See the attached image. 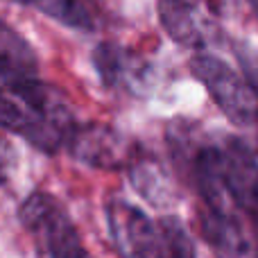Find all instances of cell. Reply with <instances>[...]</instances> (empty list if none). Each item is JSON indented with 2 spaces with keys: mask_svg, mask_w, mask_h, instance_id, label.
<instances>
[{
  "mask_svg": "<svg viewBox=\"0 0 258 258\" xmlns=\"http://www.w3.org/2000/svg\"><path fill=\"white\" fill-rule=\"evenodd\" d=\"M93 66L107 89L136 91L145 84L147 63L118 43H100L93 50Z\"/></svg>",
  "mask_w": 258,
  "mask_h": 258,
  "instance_id": "obj_8",
  "label": "cell"
},
{
  "mask_svg": "<svg viewBox=\"0 0 258 258\" xmlns=\"http://www.w3.org/2000/svg\"><path fill=\"white\" fill-rule=\"evenodd\" d=\"M218 163L233 209L258 229V161L254 152L238 138H227V143L218 145Z\"/></svg>",
  "mask_w": 258,
  "mask_h": 258,
  "instance_id": "obj_3",
  "label": "cell"
},
{
  "mask_svg": "<svg viewBox=\"0 0 258 258\" xmlns=\"http://www.w3.org/2000/svg\"><path fill=\"white\" fill-rule=\"evenodd\" d=\"M251 3V7H254V14H256V18H258V0H249Z\"/></svg>",
  "mask_w": 258,
  "mask_h": 258,
  "instance_id": "obj_15",
  "label": "cell"
},
{
  "mask_svg": "<svg viewBox=\"0 0 258 258\" xmlns=\"http://www.w3.org/2000/svg\"><path fill=\"white\" fill-rule=\"evenodd\" d=\"M18 218L41 258H93L71 215L48 192H32L18 209Z\"/></svg>",
  "mask_w": 258,
  "mask_h": 258,
  "instance_id": "obj_1",
  "label": "cell"
},
{
  "mask_svg": "<svg viewBox=\"0 0 258 258\" xmlns=\"http://www.w3.org/2000/svg\"><path fill=\"white\" fill-rule=\"evenodd\" d=\"M14 161H16V156H14L12 145L7 143V138L0 136V183L9 181V174L14 170Z\"/></svg>",
  "mask_w": 258,
  "mask_h": 258,
  "instance_id": "obj_14",
  "label": "cell"
},
{
  "mask_svg": "<svg viewBox=\"0 0 258 258\" xmlns=\"http://www.w3.org/2000/svg\"><path fill=\"white\" fill-rule=\"evenodd\" d=\"M159 251L156 258H195L190 236L177 218H163L159 224Z\"/></svg>",
  "mask_w": 258,
  "mask_h": 258,
  "instance_id": "obj_11",
  "label": "cell"
},
{
  "mask_svg": "<svg viewBox=\"0 0 258 258\" xmlns=\"http://www.w3.org/2000/svg\"><path fill=\"white\" fill-rule=\"evenodd\" d=\"M66 147L77 161L100 170H118L132 163L127 141L107 125H75L66 141Z\"/></svg>",
  "mask_w": 258,
  "mask_h": 258,
  "instance_id": "obj_5",
  "label": "cell"
},
{
  "mask_svg": "<svg viewBox=\"0 0 258 258\" xmlns=\"http://www.w3.org/2000/svg\"><path fill=\"white\" fill-rule=\"evenodd\" d=\"M0 129H7L12 134H18L30 145L45 154L59 152L68 141V134L57 125L41 118L36 111H32L27 104L12 95H0Z\"/></svg>",
  "mask_w": 258,
  "mask_h": 258,
  "instance_id": "obj_7",
  "label": "cell"
},
{
  "mask_svg": "<svg viewBox=\"0 0 258 258\" xmlns=\"http://www.w3.org/2000/svg\"><path fill=\"white\" fill-rule=\"evenodd\" d=\"M192 77L206 86L211 100L238 127H251L258 120V95L231 66L213 54H195L188 61Z\"/></svg>",
  "mask_w": 258,
  "mask_h": 258,
  "instance_id": "obj_2",
  "label": "cell"
},
{
  "mask_svg": "<svg viewBox=\"0 0 258 258\" xmlns=\"http://www.w3.org/2000/svg\"><path fill=\"white\" fill-rule=\"evenodd\" d=\"M129 177L132 183L147 202L163 206L172 200V188L165 170L154 159H132L129 163Z\"/></svg>",
  "mask_w": 258,
  "mask_h": 258,
  "instance_id": "obj_10",
  "label": "cell"
},
{
  "mask_svg": "<svg viewBox=\"0 0 258 258\" xmlns=\"http://www.w3.org/2000/svg\"><path fill=\"white\" fill-rule=\"evenodd\" d=\"M18 3L73 30L95 32L104 25V9L100 0H18Z\"/></svg>",
  "mask_w": 258,
  "mask_h": 258,
  "instance_id": "obj_9",
  "label": "cell"
},
{
  "mask_svg": "<svg viewBox=\"0 0 258 258\" xmlns=\"http://www.w3.org/2000/svg\"><path fill=\"white\" fill-rule=\"evenodd\" d=\"M236 59H238V63H240V71H242L245 82L258 95V52L251 48V45L242 43V45H236Z\"/></svg>",
  "mask_w": 258,
  "mask_h": 258,
  "instance_id": "obj_12",
  "label": "cell"
},
{
  "mask_svg": "<svg viewBox=\"0 0 258 258\" xmlns=\"http://www.w3.org/2000/svg\"><path fill=\"white\" fill-rule=\"evenodd\" d=\"M27 77H36V75H30V73H25L23 68L14 66L12 61L0 59V95L9 93V91H12L18 82L27 80Z\"/></svg>",
  "mask_w": 258,
  "mask_h": 258,
  "instance_id": "obj_13",
  "label": "cell"
},
{
  "mask_svg": "<svg viewBox=\"0 0 258 258\" xmlns=\"http://www.w3.org/2000/svg\"><path fill=\"white\" fill-rule=\"evenodd\" d=\"M109 236L120 258H156L159 227L129 202L111 200L107 204Z\"/></svg>",
  "mask_w": 258,
  "mask_h": 258,
  "instance_id": "obj_4",
  "label": "cell"
},
{
  "mask_svg": "<svg viewBox=\"0 0 258 258\" xmlns=\"http://www.w3.org/2000/svg\"><path fill=\"white\" fill-rule=\"evenodd\" d=\"M156 12H159V23L165 34L183 48L206 50L218 39L215 25L197 5L188 0H159Z\"/></svg>",
  "mask_w": 258,
  "mask_h": 258,
  "instance_id": "obj_6",
  "label": "cell"
}]
</instances>
